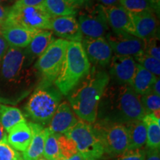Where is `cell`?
I'll list each match as a JSON object with an SVG mask.
<instances>
[{
    "mask_svg": "<svg viewBox=\"0 0 160 160\" xmlns=\"http://www.w3.org/2000/svg\"><path fill=\"white\" fill-rule=\"evenodd\" d=\"M54 40L53 33L51 31L44 30L38 31L29 45L24 48L26 57L33 63L36 59H38L42 54Z\"/></svg>",
    "mask_w": 160,
    "mask_h": 160,
    "instance_id": "cell-21",
    "label": "cell"
},
{
    "mask_svg": "<svg viewBox=\"0 0 160 160\" xmlns=\"http://www.w3.org/2000/svg\"><path fill=\"white\" fill-rule=\"evenodd\" d=\"M51 18L42 5L25 7L12 5L5 22L34 31H49Z\"/></svg>",
    "mask_w": 160,
    "mask_h": 160,
    "instance_id": "cell-9",
    "label": "cell"
},
{
    "mask_svg": "<svg viewBox=\"0 0 160 160\" xmlns=\"http://www.w3.org/2000/svg\"><path fill=\"white\" fill-rule=\"evenodd\" d=\"M77 22L83 37L92 39L104 37L108 32L109 26L102 5L99 4L81 12Z\"/></svg>",
    "mask_w": 160,
    "mask_h": 160,
    "instance_id": "cell-10",
    "label": "cell"
},
{
    "mask_svg": "<svg viewBox=\"0 0 160 160\" xmlns=\"http://www.w3.org/2000/svg\"><path fill=\"white\" fill-rule=\"evenodd\" d=\"M43 156L50 160H60L57 134L52 133L48 128Z\"/></svg>",
    "mask_w": 160,
    "mask_h": 160,
    "instance_id": "cell-29",
    "label": "cell"
},
{
    "mask_svg": "<svg viewBox=\"0 0 160 160\" xmlns=\"http://www.w3.org/2000/svg\"><path fill=\"white\" fill-rule=\"evenodd\" d=\"M17 160H25V159H23V158H22V157H19V159H18Z\"/></svg>",
    "mask_w": 160,
    "mask_h": 160,
    "instance_id": "cell-47",
    "label": "cell"
},
{
    "mask_svg": "<svg viewBox=\"0 0 160 160\" xmlns=\"http://www.w3.org/2000/svg\"><path fill=\"white\" fill-rule=\"evenodd\" d=\"M45 0H17L13 5L17 7L42 5Z\"/></svg>",
    "mask_w": 160,
    "mask_h": 160,
    "instance_id": "cell-35",
    "label": "cell"
},
{
    "mask_svg": "<svg viewBox=\"0 0 160 160\" xmlns=\"http://www.w3.org/2000/svg\"><path fill=\"white\" fill-rule=\"evenodd\" d=\"M0 27H1V23H0Z\"/></svg>",
    "mask_w": 160,
    "mask_h": 160,
    "instance_id": "cell-48",
    "label": "cell"
},
{
    "mask_svg": "<svg viewBox=\"0 0 160 160\" xmlns=\"http://www.w3.org/2000/svg\"><path fill=\"white\" fill-rule=\"evenodd\" d=\"M7 137V131H5V128H3V126L1 125V123H0V142H8Z\"/></svg>",
    "mask_w": 160,
    "mask_h": 160,
    "instance_id": "cell-42",
    "label": "cell"
},
{
    "mask_svg": "<svg viewBox=\"0 0 160 160\" xmlns=\"http://www.w3.org/2000/svg\"><path fill=\"white\" fill-rule=\"evenodd\" d=\"M102 6H112L119 5V0H97Z\"/></svg>",
    "mask_w": 160,
    "mask_h": 160,
    "instance_id": "cell-39",
    "label": "cell"
},
{
    "mask_svg": "<svg viewBox=\"0 0 160 160\" xmlns=\"http://www.w3.org/2000/svg\"><path fill=\"white\" fill-rule=\"evenodd\" d=\"M157 79V77L155 75L137 64L131 86L138 95L142 96L151 91Z\"/></svg>",
    "mask_w": 160,
    "mask_h": 160,
    "instance_id": "cell-22",
    "label": "cell"
},
{
    "mask_svg": "<svg viewBox=\"0 0 160 160\" xmlns=\"http://www.w3.org/2000/svg\"><path fill=\"white\" fill-rule=\"evenodd\" d=\"M22 155L9 145L8 142H0V160H17Z\"/></svg>",
    "mask_w": 160,
    "mask_h": 160,
    "instance_id": "cell-34",
    "label": "cell"
},
{
    "mask_svg": "<svg viewBox=\"0 0 160 160\" xmlns=\"http://www.w3.org/2000/svg\"><path fill=\"white\" fill-rule=\"evenodd\" d=\"M137 65L134 58L115 54L110 62L108 75L116 83L131 85Z\"/></svg>",
    "mask_w": 160,
    "mask_h": 160,
    "instance_id": "cell-13",
    "label": "cell"
},
{
    "mask_svg": "<svg viewBox=\"0 0 160 160\" xmlns=\"http://www.w3.org/2000/svg\"><path fill=\"white\" fill-rule=\"evenodd\" d=\"M50 30L60 39L68 42H80L83 39L79 23L74 17H52Z\"/></svg>",
    "mask_w": 160,
    "mask_h": 160,
    "instance_id": "cell-16",
    "label": "cell"
},
{
    "mask_svg": "<svg viewBox=\"0 0 160 160\" xmlns=\"http://www.w3.org/2000/svg\"><path fill=\"white\" fill-rule=\"evenodd\" d=\"M17 0H0V4L2 5L5 6L6 5H9V4H14Z\"/></svg>",
    "mask_w": 160,
    "mask_h": 160,
    "instance_id": "cell-44",
    "label": "cell"
},
{
    "mask_svg": "<svg viewBox=\"0 0 160 160\" xmlns=\"http://www.w3.org/2000/svg\"><path fill=\"white\" fill-rule=\"evenodd\" d=\"M110 82L108 73L93 67L68 94L72 110L81 120L93 124L98 106L105 88Z\"/></svg>",
    "mask_w": 160,
    "mask_h": 160,
    "instance_id": "cell-3",
    "label": "cell"
},
{
    "mask_svg": "<svg viewBox=\"0 0 160 160\" xmlns=\"http://www.w3.org/2000/svg\"><path fill=\"white\" fill-rule=\"evenodd\" d=\"M159 36L152 37L151 39L145 40L144 53L158 60H160Z\"/></svg>",
    "mask_w": 160,
    "mask_h": 160,
    "instance_id": "cell-32",
    "label": "cell"
},
{
    "mask_svg": "<svg viewBox=\"0 0 160 160\" xmlns=\"http://www.w3.org/2000/svg\"><path fill=\"white\" fill-rule=\"evenodd\" d=\"M9 8H7L0 4V23L1 25L7 19Z\"/></svg>",
    "mask_w": 160,
    "mask_h": 160,
    "instance_id": "cell-38",
    "label": "cell"
},
{
    "mask_svg": "<svg viewBox=\"0 0 160 160\" xmlns=\"http://www.w3.org/2000/svg\"><path fill=\"white\" fill-rule=\"evenodd\" d=\"M126 128L128 132V148H142L146 145L147 130L142 120L132 122L127 124Z\"/></svg>",
    "mask_w": 160,
    "mask_h": 160,
    "instance_id": "cell-23",
    "label": "cell"
},
{
    "mask_svg": "<svg viewBox=\"0 0 160 160\" xmlns=\"http://www.w3.org/2000/svg\"><path fill=\"white\" fill-rule=\"evenodd\" d=\"M38 160H50V159H48V158H46V157H44V156H42V157H40Z\"/></svg>",
    "mask_w": 160,
    "mask_h": 160,
    "instance_id": "cell-46",
    "label": "cell"
},
{
    "mask_svg": "<svg viewBox=\"0 0 160 160\" xmlns=\"http://www.w3.org/2000/svg\"><path fill=\"white\" fill-rule=\"evenodd\" d=\"M23 121H25V118L19 108L0 105V123L7 133L12 128Z\"/></svg>",
    "mask_w": 160,
    "mask_h": 160,
    "instance_id": "cell-26",
    "label": "cell"
},
{
    "mask_svg": "<svg viewBox=\"0 0 160 160\" xmlns=\"http://www.w3.org/2000/svg\"><path fill=\"white\" fill-rule=\"evenodd\" d=\"M102 9L112 31L134 35V28L129 11L119 5L102 6Z\"/></svg>",
    "mask_w": 160,
    "mask_h": 160,
    "instance_id": "cell-14",
    "label": "cell"
},
{
    "mask_svg": "<svg viewBox=\"0 0 160 160\" xmlns=\"http://www.w3.org/2000/svg\"><path fill=\"white\" fill-rule=\"evenodd\" d=\"M145 115L140 96L131 85L109 82L99 101L96 121L127 125L142 120Z\"/></svg>",
    "mask_w": 160,
    "mask_h": 160,
    "instance_id": "cell-2",
    "label": "cell"
},
{
    "mask_svg": "<svg viewBox=\"0 0 160 160\" xmlns=\"http://www.w3.org/2000/svg\"><path fill=\"white\" fill-rule=\"evenodd\" d=\"M90 63L82 45L79 42H69L62 67L53 85L62 95H68L72 90L91 71Z\"/></svg>",
    "mask_w": 160,
    "mask_h": 160,
    "instance_id": "cell-4",
    "label": "cell"
},
{
    "mask_svg": "<svg viewBox=\"0 0 160 160\" xmlns=\"http://www.w3.org/2000/svg\"><path fill=\"white\" fill-rule=\"evenodd\" d=\"M142 105L145 114H153L156 117L159 118L160 114V96L152 91L140 96ZM160 119V118H159Z\"/></svg>",
    "mask_w": 160,
    "mask_h": 160,
    "instance_id": "cell-27",
    "label": "cell"
},
{
    "mask_svg": "<svg viewBox=\"0 0 160 160\" xmlns=\"http://www.w3.org/2000/svg\"><path fill=\"white\" fill-rule=\"evenodd\" d=\"M145 160H160L159 150L146 148Z\"/></svg>",
    "mask_w": 160,
    "mask_h": 160,
    "instance_id": "cell-36",
    "label": "cell"
},
{
    "mask_svg": "<svg viewBox=\"0 0 160 160\" xmlns=\"http://www.w3.org/2000/svg\"><path fill=\"white\" fill-rule=\"evenodd\" d=\"M68 42L62 39H55L38 58L33 65L41 78L38 85H53L62 67Z\"/></svg>",
    "mask_w": 160,
    "mask_h": 160,
    "instance_id": "cell-6",
    "label": "cell"
},
{
    "mask_svg": "<svg viewBox=\"0 0 160 160\" xmlns=\"http://www.w3.org/2000/svg\"><path fill=\"white\" fill-rule=\"evenodd\" d=\"M81 43L90 63H93L95 67H105L110 63L113 51L105 37H83Z\"/></svg>",
    "mask_w": 160,
    "mask_h": 160,
    "instance_id": "cell-12",
    "label": "cell"
},
{
    "mask_svg": "<svg viewBox=\"0 0 160 160\" xmlns=\"http://www.w3.org/2000/svg\"><path fill=\"white\" fill-rule=\"evenodd\" d=\"M151 91L153 92V93H156V94L160 96V80H159V78H157L155 82L153 83V85L151 88Z\"/></svg>",
    "mask_w": 160,
    "mask_h": 160,
    "instance_id": "cell-40",
    "label": "cell"
},
{
    "mask_svg": "<svg viewBox=\"0 0 160 160\" xmlns=\"http://www.w3.org/2000/svg\"><path fill=\"white\" fill-rule=\"evenodd\" d=\"M142 121L146 125V147L151 149H160V119L153 114H146Z\"/></svg>",
    "mask_w": 160,
    "mask_h": 160,
    "instance_id": "cell-24",
    "label": "cell"
},
{
    "mask_svg": "<svg viewBox=\"0 0 160 160\" xmlns=\"http://www.w3.org/2000/svg\"><path fill=\"white\" fill-rule=\"evenodd\" d=\"M38 83L39 75L24 49L9 47L0 63V100L22 99Z\"/></svg>",
    "mask_w": 160,
    "mask_h": 160,
    "instance_id": "cell-1",
    "label": "cell"
},
{
    "mask_svg": "<svg viewBox=\"0 0 160 160\" xmlns=\"http://www.w3.org/2000/svg\"><path fill=\"white\" fill-rule=\"evenodd\" d=\"M65 135L73 140L78 153L85 160H102L105 156L102 144L92 124L79 119Z\"/></svg>",
    "mask_w": 160,
    "mask_h": 160,
    "instance_id": "cell-7",
    "label": "cell"
},
{
    "mask_svg": "<svg viewBox=\"0 0 160 160\" xmlns=\"http://www.w3.org/2000/svg\"><path fill=\"white\" fill-rule=\"evenodd\" d=\"M137 64L143 67L144 68L151 72L153 75L159 78L160 75V60L150 56L142 53V54L134 57Z\"/></svg>",
    "mask_w": 160,
    "mask_h": 160,
    "instance_id": "cell-31",
    "label": "cell"
},
{
    "mask_svg": "<svg viewBox=\"0 0 160 160\" xmlns=\"http://www.w3.org/2000/svg\"><path fill=\"white\" fill-rule=\"evenodd\" d=\"M153 2V5H154L156 10H157V13H159V6H160V0H151Z\"/></svg>",
    "mask_w": 160,
    "mask_h": 160,
    "instance_id": "cell-45",
    "label": "cell"
},
{
    "mask_svg": "<svg viewBox=\"0 0 160 160\" xmlns=\"http://www.w3.org/2000/svg\"><path fill=\"white\" fill-rule=\"evenodd\" d=\"M51 17H73L77 8L66 0H45L42 4Z\"/></svg>",
    "mask_w": 160,
    "mask_h": 160,
    "instance_id": "cell-25",
    "label": "cell"
},
{
    "mask_svg": "<svg viewBox=\"0 0 160 160\" xmlns=\"http://www.w3.org/2000/svg\"><path fill=\"white\" fill-rule=\"evenodd\" d=\"M28 124L32 131V139L22 157L25 160H38L43 156L47 128L33 122H29Z\"/></svg>",
    "mask_w": 160,
    "mask_h": 160,
    "instance_id": "cell-19",
    "label": "cell"
},
{
    "mask_svg": "<svg viewBox=\"0 0 160 160\" xmlns=\"http://www.w3.org/2000/svg\"><path fill=\"white\" fill-rule=\"evenodd\" d=\"M134 28V36L146 40L157 37L159 30V22L154 11H142L131 13Z\"/></svg>",
    "mask_w": 160,
    "mask_h": 160,
    "instance_id": "cell-17",
    "label": "cell"
},
{
    "mask_svg": "<svg viewBox=\"0 0 160 160\" xmlns=\"http://www.w3.org/2000/svg\"><path fill=\"white\" fill-rule=\"evenodd\" d=\"M64 160H85V159H84L82 156L79 153H76L75 155H73V157H70V158H68V159H64Z\"/></svg>",
    "mask_w": 160,
    "mask_h": 160,
    "instance_id": "cell-43",
    "label": "cell"
},
{
    "mask_svg": "<svg viewBox=\"0 0 160 160\" xmlns=\"http://www.w3.org/2000/svg\"><path fill=\"white\" fill-rule=\"evenodd\" d=\"M78 120L70 104L64 101L58 106L47 128L56 134H65L77 124Z\"/></svg>",
    "mask_w": 160,
    "mask_h": 160,
    "instance_id": "cell-18",
    "label": "cell"
},
{
    "mask_svg": "<svg viewBox=\"0 0 160 160\" xmlns=\"http://www.w3.org/2000/svg\"><path fill=\"white\" fill-rule=\"evenodd\" d=\"M9 48V45L6 42L5 39L0 34V63L2 61L4 57H5L6 52Z\"/></svg>",
    "mask_w": 160,
    "mask_h": 160,
    "instance_id": "cell-37",
    "label": "cell"
},
{
    "mask_svg": "<svg viewBox=\"0 0 160 160\" xmlns=\"http://www.w3.org/2000/svg\"><path fill=\"white\" fill-rule=\"evenodd\" d=\"M145 148H128L114 158V160H145Z\"/></svg>",
    "mask_w": 160,
    "mask_h": 160,
    "instance_id": "cell-33",
    "label": "cell"
},
{
    "mask_svg": "<svg viewBox=\"0 0 160 160\" xmlns=\"http://www.w3.org/2000/svg\"><path fill=\"white\" fill-rule=\"evenodd\" d=\"M62 94L53 85H38L26 103L25 111L33 122L45 127L61 103Z\"/></svg>",
    "mask_w": 160,
    "mask_h": 160,
    "instance_id": "cell-5",
    "label": "cell"
},
{
    "mask_svg": "<svg viewBox=\"0 0 160 160\" xmlns=\"http://www.w3.org/2000/svg\"><path fill=\"white\" fill-rule=\"evenodd\" d=\"M102 144L105 155L115 158L128 149V132L125 125L96 121L92 124Z\"/></svg>",
    "mask_w": 160,
    "mask_h": 160,
    "instance_id": "cell-8",
    "label": "cell"
},
{
    "mask_svg": "<svg viewBox=\"0 0 160 160\" xmlns=\"http://www.w3.org/2000/svg\"><path fill=\"white\" fill-rule=\"evenodd\" d=\"M32 139V131L28 122L23 121L8 132L7 141L16 151L23 152L28 147Z\"/></svg>",
    "mask_w": 160,
    "mask_h": 160,
    "instance_id": "cell-20",
    "label": "cell"
},
{
    "mask_svg": "<svg viewBox=\"0 0 160 160\" xmlns=\"http://www.w3.org/2000/svg\"><path fill=\"white\" fill-rule=\"evenodd\" d=\"M66 1L71 4V5L74 6L76 8H77V7H79L80 5H82L83 4L88 2L89 0H66Z\"/></svg>",
    "mask_w": 160,
    "mask_h": 160,
    "instance_id": "cell-41",
    "label": "cell"
},
{
    "mask_svg": "<svg viewBox=\"0 0 160 160\" xmlns=\"http://www.w3.org/2000/svg\"><path fill=\"white\" fill-rule=\"evenodd\" d=\"M105 39L116 55L134 58L144 53L145 40L134 35L111 31L106 34Z\"/></svg>",
    "mask_w": 160,
    "mask_h": 160,
    "instance_id": "cell-11",
    "label": "cell"
},
{
    "mask_svg": "<svg viewBox=\"0 0 160 160\" xmlns=\"http://www.w3.org/2000/svg\"><path fill=\"white\" fill-rule=\"evenodd\" d=\"M119 5L130 13H139L148 11L157 13L151 0H119Z\"/></svg>",
    "mask_w": 160,
    "mask_h": 160,
    "instance_id": "cell-28",
    "label": "cell"
},
{
    "mask_svg": "<svg viewBox=\"0 0 160 160\" xmlns=\"http://www.w3.org/2000/svg\"><path fill=\"white\" fill-rule=\"evenodd\" d=\"M39 31L25 28L9 22H3L0 27L2 35L9 47L24 49L29 45L36 33Z\"/></svg>",
    "mask_w": 160,
    "mask_h": 160,
    "instance_id": "cell-15",
    "label": "cell"
},
{
    "mask_svg": "<svg viewBox=\"0 0 160 160\" xmlns=\"http://www.w3.org/2000/svg\"><path fill=\"white\" fill-rule=\"evenodd\" d=\"M57 139L60 160L68 159L78 153L75 143L67 136L65 134H57Z\"/></svg>",
    "mask_w": 160,
    "mask_h": 160,
    "instance_id": "cell-30",
    "label": "cell"
}]
</instances>
